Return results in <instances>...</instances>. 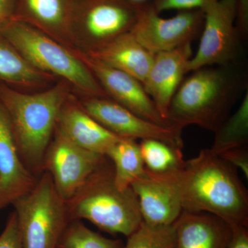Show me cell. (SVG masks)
Here are the masks:
<instances>
[{
    "mask_svg": "<svg viewBox=\"0 0 248 248\" xmlns=\"http://www.w3.org/2000/svg\"><path fill=\"white\" fill-rule=\"evenodd\" d=\"M76 0H17L15 18L38 28L51 37L73 35Z\"/></svg>",
    "mask_w": 248,
    "mask_h": 248,
    "instance_id": "cell-18",
    "label": "cell"
},
{
    "mask_svg": "<svg viewBox=\"0 0 248 248\" xmlns=\"http://www.w3.org/2000/svg\"><path fill=\"white\" fill-rule=\"evenodd\" d=\"M55 129L77 146L105 156L111 147L122 139L104 128L80 104L69 98L60 111Z\"/></svg>",
    "mask_w": 248,
    "mask_h": 248,
    "instance_id": "cell-16",
    "label": "cell"
},
{
    "mask_svg": "<svg viewBox=\"0 0 248 248\" xmlns=\"http://www.w3.org/2000/svg\"><path fill=\"white\" fill-rule=\"evenodd\" d=\"M141 8L125 0H76L73 32L79 30L86 37L89 50H94L130 32Z\"/></svg>",
    "mask_w": 248,
    "mask_h": 248,
    "instance_id": "cell-8",
    "label": "cell"
},
{
    "mask_svg": "<svg viewBox=\"0 0 248 248\" xmlns=\"http://www.w3.org/2000/svg\"><path fill=\"white\" fill-rule=\"evenodd\" d=\"M236 26L241 38L246 40L248 35V0H236Z\"/></svg>",
    "mask_w": 248,
    "mask_h": 248,
    "instance_id": "cell-29",
    "label": "cell"
},
{
    "mask_svg": "<svg viewBox=\"0 0 248 248\" xmlns=\"http://www.w3.org/2000/svg\"><path fill=\"white\" fill-rule=\"evenodd\" d=\"M145 172L132 184L143 221L156 226H171L183 211L181 172Z\"/></svg>",
    "mask_w": 248,
    "mask_h": 248,
    "instance_id": "cell-12",
    "label": "cell"
},
{
    "mask_svg": "<svg viewBox=\"0 0 248 248\" xmlns=\"http://www.w3.org/2000/svg\"><path fill=\"white\" fill-rule=\"evenodd\" d=\"M17 0H0V27L14 17Z\"/></svg>",
    "mask_w": 248,
    "mask_h": 248,
    "instance_id": "cell-31",
    "label": "cell"
},
{
    "mask_svg": "<svg viewBox=\"0 0 248 248\" xmlns=\"http://www.w3.org/2000/svg\"><path fill=\"white\" fill-rule=\"evenodd\" d=\"M0 33L35 69L61 78L86 97L108 98L79 57L38 28L14 17L0 27Z\"/></svg>",
    "mask_w": 248,
    "mask_h": 248,
    "instance_id": "cell-5",
    "label": "cell"
},
{
    "mask_svg": "<svg viewBox=\"0 0 248 248\" xmlns=\"http://www.w3.org/2000/svg\"><path fill=\"white\" fill-rule=\"evenodd\" d=\"M50 77L31 66L0 33V84L35 87L46 83Z\"/></svg>",
    "mask_w": 248,
    "mask_h": 248,
    "instance_id": "cell-20",
    "label": "cell"
},
{
    "mask_svg": "<svg viewBox=\"0 0 248 248\" xmlns=\"http://www.w3.org/2000/svg\"><path fill=\"white\" fill-rule=\"evenodd\" d=\"M120 239H108L85 226L81 220L67 223L57 248H124Z\"/></svg>",
    "mask_w": 248,
    "mask_h": 248,
    "instance_id": "cell-24",
    "label": "cell"
},
{
    "mask_svg": "<svg viewBox=\"0 0 248 248\" xmlns=\"http://www.w3.org/2000/svg\"><path fill=\"white\" fill-rule=\"evenodd\" d=\"M215 133V141L213 146L210 148L215 154L219 155L232 148L248 146V92L236 112L229 116Z\"/></svg>",
    "mask_w": 248,
    "mask_h": 248,
    "instance_id": "cell-22",
    "label": "cell"
},
{
    "mask_svg": "<svg viewBox=\"0 0 248 248\" xmlns=\"http://www.w3.org/2000/svg\"><path fill=\"white\" fill-rule=\"evenodd\" d=\"M174 248H226L232 227L219 217L183 210L174 224Z\"/></svg>",
    "mask_w": 248,
    "mask_h": 248,
    "instance_id": "cell-17",
    "label": "cell"
},
{
    "mask_svg": "<svg viewBox=\"0 0 248 248\" xmlns=\"http://www.w3.org/2000/svg\"><path fill=\"white\" fill-rule=\"evenodd\" d=\"M139 145L145 167L148 170L166 173L184 168L186 161L181 148L156 140H143Z\"/></svg>",
    "mask_w": 248,
    "mask_h": 248,
    "instance_id": "cell-23",
    "label": "cell"
},
{
    "mask_svg": "<svg viewBox=\"0 0 248 248\" xmlns=\"http://www.w3.org/2000/svg\"><path fill=\"white\" fill-rule=\"evenodd\" d=\"M231 67L207 66L192 71L171 101L168 122L181 130L197 125L215 133L228 118L243 88L241 76Z\"/></svg>",
    "mask_w": 248,
    "mask_h": 248,
    "instance_id": "cell-3",
    "label": "cell"
},
{
    "mask_svg": "<svg viewBox=\"0 0 248 248\" xmlns=\"http://www.w3.org/2000/svg\"><path fill=\"white\" fill-rule=\"evenodd\" d=\"M217 1L218 0H151L148 4L160 14L170 10L179 11L202 10L204 11Z\"/></svg>",
    "mask_w": 248,
    "mask_h": 248,
    "instance_id": "cell-26",
    "label": "cell"
},
{
    "mask_svg": "<svg viewBox=\"0 0 248 248\" xmlns=\"http://www.w3.org/2000/svg\"><path fill=\"white\" fill-rule=\"evenodd\" d=\"M183 210L211 214L231 226H248V193L237 169L210 148L186 161L181 172Z\"/></svg>",
    "mask_w": 248,
    "mask_h": 248,
    "instance_id": "cell-1",
    "label": "cell"
},
{
    "mask_svg": "<svg viewBox=\"0 0 248 248\" xmlns=\"http://www.w3.org/2000/svg\"><path fill=\"white\" fill-rule=\"evenodd\" d=\"M198 50L187 64V71L203 67L234 66L240 53L236 29V0H218L205 9Z\"/></svg>",
    "mask_w": 248,
    "mask_h": 248,
    "instance_id": "cell-7",
    "label": "cell"
},
{
    "mask_svg": "<svg viewBox=\"0 0 248 248\" xmlns=\"http://www.w3.org/2000/svg\"><path fill=\"white\" fill-rule=\"evenodd\" d=\"M231 237L226 248H248V226H231Z\"/></svg>",
    "mask_w": 248,
    "mask_h": 248,
    "instance_id": "cell-30",
    "label": "cell"
},
{
    "mask_svg": "<svg viewBox=\"0 0 248 248\" xmlns=\"http://www.w3.org/2000/svg\"><path fill=\"white\" fill-rule=\"evenodd\" d=\"M151 5L142 6L132 35L153 54L170 51L191 44L203 29L202 10L179 11L174 17L163 18Z\"/></svg>",
    "mask_w": 248,
    "mask_h": 248,
    "instance_id": "cell-10",
    "label": "cell"
},
{
    "mask_svg": "<svg viewBox=\"0 0 248 248\" xmlns=\"http://www.w3.org/2000/svg\"><path fill=\"white\" fill-rule=\"evenodd\" d=\"M17 216L22 248H57L69 222L66 202L43 172L31 192L12 204Z\"/></svg>",
    "mask_w": 248,
    "mask_h": 248,
    "instance_id": "cell-6",
    "label": "cell"
},
{
    "mask_svg": "<svg viewBox=\"0 0 248 248\" xmlns=\"http://www.w3.org/2000/svg\"><path fill=\"white\" fill-rule=\"evenodd\" d=\"M192 55L191 44L155 54L153 65L142 84L166 122L170 104L187 73V64Z\"/></svg>",
    "mask_w": 248,
    "mask_h": 248,
    "instance_id": "cell-15",
    "label": "cell"
},
{
    "mask_svg": "<svg viewBox=\"0 0 248 248\" xmlns=\"http://www.w3.org/2000/svg\"><path fill=\"white\" fill-rule=\"evenodd\" d=\"M0 248H22L17 216L14 211L10 214L0 234Z\"/></svg>",
    "mask_w": 248,
    "mask_h": 248,
    "instance_id": "cell-27",
    "label": "cell"
},
{
    "mask_svg": "<svg viewBox=\"0 0 248 248\" xmlns=\"http://www.w3.org/2000/svg\"><path fill=\"white\" fill-rule=\"evenodd\" d=\"M37 179L21 159L9 116L0 102V211L31 192Z\"/></svg>",
    "mask_w": 248,
    "mask_h": 248,
    "instance_id": "cell-14",
    "label": "cell"
},
{
    "mask_svg": "<svg viewBox=\"0 0 248 248\" xmlns=\"http://www.w3.org/2000/svg\"><path fill=\"white\" fill-rule=\"evenodd\" d=\"M81 108L111 133L123 139L156 140L182 149V130L144 120L107 97H86Z\"/></svg>",
    "mask_w": 248,
    "mask_h": 248,
    "instance_id": "cell-11",
    "label": "cell"
},
{
    "mask_svg": "<svg viewBox=\"0 0 248 248\" xmlns=\"http://www.w3.org/2000/svg\"><path fill=\"white\" fill-rule=\"evenodd\" d=\"M125 1L137 7L141 8L142 6L150 4L151 0H125Z\"/></svg>",
    "mask_w": 248,
    "mask_h": 248,
    "instance_id": "cell-32",
    "label": "cell"
},
{
    "mask_svg": "<svg viewBox=\"0 0 248 248\" xmlns=\"http://www.w3.org/2000/svg\"><path fill=\"white\" fill-rule=\"evenodd\" d=\"M68 95L66 84L35 93L0 84V102L9 116L18 152L26 167L35 176L44 172L46 152Z\"/></svg>",
    "mask_w": 248,
    "mask_h": 248,
    "instance_id": "cell-2",
    "label": "cell"
},
{
    "mask_svg": "<svg viewBox=\"0 0 248 248\" xmlns=\"http://www.w3.org/2000/svg\"><path fill=\"white\" fill-rule=\"evenodd\" d=\"M106 156L113 166L114 182L120 190L130 188L146 170L137 140L120 139Z\"/></svg>",
    "mask_w": 248,
    "mask_h": 248,
    "instance_id": "cell-21",
    "label": "cell"
},
{
    "mask_svg": "<svg viewBox=\"0 0 248 248\" xmlns=\"http://www.w3.org/2000/svg\"><path fill=\"white\" fill-rule=\"evenodd\" d=\"M87 54L128 73L142 84L155 58V54L143 46L130 32L119 36L99 48L89 50Z\"/></svg>",
    "mask_w": 248,
    "mask_h": 248,
    "instance_id": "cell-19",
    "label": "cell"
},
{
    "mask_svg": "<svg viewBox=\"0 0 248 248\" xmlns=\"http://www.w3.org/2000/svg\"><path fill=\"white\" fill-rule=\"evenodd\" d=\"M78 56L89 68L109 99L144 120L172 126L161 117L141 81L87 53H80Z\"/></svg>",
    "mask_w": 248,
    "mask_h": 248,
    "instance_id": "cell-13",
    "label": "cell"
},
{
    "mask_svg": "<svg viewBox=\"0 0 248 248\" xmlns=\"http://www.w3.org/2000/svg\"><path fill=\"white\" fill-rule=\"evenodd\" d=\"M231 164L235 169H240L246 179L248 178V146L238 147L217 155Z\"/></svg>",
    "mask_w": 248,
    "mask_h": 248,
    "instance_id": "cell-28",
    "label": "cell"
},
{
    "mask_svg": "<svg viewBox=\"0 0 248 248\" xmlns=\"http://www.w3.org/2000/svg\"><path fill=\"white\" fill-rule=\"evenodd\" d=\"M107 159L77 146L55 129L44 158L43 171L48 173L58 195L66 202Z\"/></svg>",
    "mask_w": 248,
    "mask_h": 248,
    "instance_id": "cell-9",
    "label": "cell"
},
{
    "mask_svg": "<svg viewBox=\"0 0 248 248\" xmlns=\"http://www.w3.org/2000/svg\"><path fill=\"white\" fill-rule=\"evenodd\" d=\"M174 224V223H173ZM156 226L142 222L124 248H174V226Z\"/></svg>",
    "mask_w": 248,
    "mask_h": 248,
    "instance_id": "cell-25",
    "label": "cell"
},
{
    "mask_svg": "<svg viewBox=\"0 0 248 248\" xmlns=\"http://www.w3.org/2000/svg\"><path fill=\"white\" fill-rule=\"evenodd\" d=\"M65 202L70 221L87 220L111 234L128 237L143 222L136 195L131 187L122 190L115 186L113 166L108 157Z\"/></svg>",
    "mask_w": 248,
    "mask_h": 248,
    "instance_id": "cell-4",
    "label": "cell"
}]
</instances>
